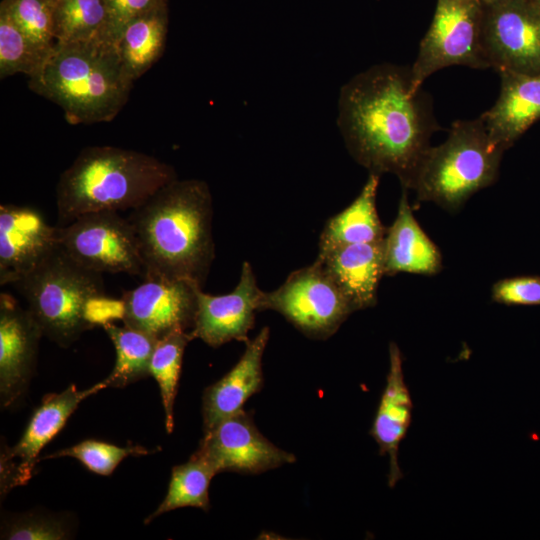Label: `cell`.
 I'll list each match as a JSON object with an SVG mask.
<instances>
[{"label":"cell","mask_w":540,"mask_h":540,"mask_svg":"<svg viewBox=\"0 0 540 540\" xmlns=\"http://www.w3.org/2000/svg\"><path fill=\"white\" fill-rule=\"evenodd\" d=\"M14 285L43 334L62 347L94 327L87 317L88 304L105 295L102 273L77 262L60 244Z\"/></svg>","instance_id":"6"},{"label":"cell","mask_w":540,"mask_h":540,"mask_svg":"<svg viewBox=\"0 0 540 540\" xmlns=\"http://www.w3.org/2000/svg\"><path fill=\"white\" fill-rule=\"evenodd\" d=\"M102 326L116 351L114 368L102 380L106 388H123L150 376V362L158 340L126 325L107 322Z\"/></svg>","instance_id":"24"},{"label":"cell","mask_w":540,"mask_h":540,"mask_svg":"<svg viewBox=\"0 0 540 540\" xmlns=\"http://www.w3.org/2000/svg\"><path fill=\"white\" fill-rule=\"evenodd\" d=\"M133 82L115 44L95 39L56 42L28 87L78 125L112 121L127 103Z\"/></svg>","instance_id":"3"},{"label":"cell","mask_w":540,"mask_h":540,"mask_svg":"<svg viewBox=\"0 0 540 540\" xmlns=\"http://www.w3.org/2000/svg\"><path fill=\"white\" fill-rule=\"evenodd\" d=\"M198 288L185 280L144 279L123 293L122 321L156 340L176 331H191Z\"/></svg>","instance_id":"13"},{"label":"cell","mask_w":540,"mask_h":540,"mask_svg":"<svg viewBox=\"0 0 540 540\" xmlns=\"http://www.w3.org/2000/svg\"><path fill=\"white\" fill-rule=\"evenodd\" d=\"M337 123L358 164L373 174H394L406 190L440 129L429 95L412 88L411 66L390 63L372 66L342 86Z\"/></svg>","instance_id":"1"},{"label":"cell","mask_w":540,"mask_h":540,"mask_svg":"<svg viewBox=\"0 0 540 540\" xmlns=\"http://www.w3.org/2000/svg\"><path fill=\"white\" fill-rule=\"evenodd\" d=\"M59 227L29 206L0 205V285L16 284L59 246Z\"/></svg>","instance_id":"15"},{"label":"cell","mask_w":540,"mask_h":540,"mask_svg":"<svg viewBox=\"0 0 540 540\" xmlns=\"http://www.w3.org/2000/svg\"><path fill=\"white\" fill-rule=\"evenodd\" d=\"M57 0H2L17 27L39 49L49 54L56 43L54 8Z\"/></svg>","instance_id":"29"},{"label":"cell","mask_w":540,"mask_h":540,"mask_svg":"<svg viewBox=\"0 0 540 540\" xmlns=\"http://www.w3.org/2000/svg\"><path fill=\"white\" fill-rule=\"evenodd\" d=\"M477 1H479L483 6H488L500 0H477Z\"/></svg>","instance_id":"35"},{"label":"cell","mask_w":540,"mask_h":540,"mask_svg":"<svg viewBox=\"0 0 540 540\" xmlns=\"http://www.w3.org/2000/svg\"><path fill=\"white\" fill-rule=\"evenodd\" d=\"M383 244L385 276L402 272L435 275L442 269L441 252L414 217L406 189H403L397 216L387 228Z\"/></svg>","instance_id":"21"},{"label":"cell","mask_w":540,"mask_h":540,"mask_svg":"<svg viewBox=\"0 0 540 540\" xmlns=\"http://www.w3.org/2000/svg\"><path fill=\"white\" fill-rule=\"evenodd\" d=\"M71 531L67 520L41 513H26L4 521L1 539L63 540L70 538Z\"/></svg>","instance_id":"31"},{"label":"cell","mask_w":540,"mask_h":540,"mask_svg":"<svg viewBox=\"0 0 540 540\" xmlns=\"http://www.w3.org/2000/svg\"><path fill=\"white\" fill-rule=\"evenodd\" d=\"M482 47L498 73L540 74V15L529 0L484 6Z\"/></svg>","instance_id":"10"},{"label":"cell","mask_w":540,"mask_h":540,"mask_svg":"<svg viewBox=\"0 0 540 540\" xmlns=\"http://www.w3.org/2000/svg\"><path fill=\"white\" fill-rule=\"evenodd\" d=\"M49 54L39 49L0 6V78L17 73L33 76Z\"/></svg>","instance_id":"28"},{"label":"cell","mask_w":540,"mask_h":540,"mask_svg":"<svg viewBox=\"0 0 540 540\" xmlns=\"http://www.w3.org/2000/svg\"><path fill=\"white\" fill-rule=\"evenodd\" d=\"M402 355L396 343L389 345V371L386 385L370 429L381 456L389 457L388 485L393 488L402 479L399 446L410 427L413 402L405 383Z\"/></svg>","instance_id":"17"},{"label":"cell","mask_w":540,"mask_h":540,"mask_svg":"<svg viewBox=\"0 0 540 540\" xmlns=\"http://www.w3.org/2000/svg\"><path fill=\"white\" fill-rule=\"evenodd\" d=\"M177 179L174 168L134 150L92 146L80 151L56 187L59 223L97 211L135 209Z\"/></svg>","instance_id":"4"},{"label":"cell","mask_w":540,"mask_h":540,"mask_svg":"<svg viewBox=\"0 0 540 540\" xmlns=\"http://www.w3.org/2000/svg\"><path fill=\"white\" fill-rule=\"evenodd\" d=\"M504 151L480 116L456 121L443 143L428 148L410 189L419 201L455 212L473 194L496 182Z\"/></svg>","instance_id":"5"},{"label":"cell","mask_w":540,"mask_h":540,"mask_svg":"<svg viewBox=\"0 0 540 540\" xmlns=\"http://www.w3.org/2000/svg\"><path fill=\"white\" fill-rule=\"evenodd\" d=\"M262 292L248 261L243 262L239 282L232 292L214 296L198 288L191 335L211 347H219L232 340L247 343L256 313L260 311Z\"/></svg>","instance_id":"14"},{"label":"cell","mask_w":540,"mask_h":540,"mask_svg":"<svg viewBox=\"0 0 540 540\" xmlns=\"http://www.w3.org/2000/svg\"><path fill=\"white\" fill-rule=\"evenodd\" d=\"M105 388L102 381L85 390H79L72 384L60 393L43 398L17 444L1 453V495L28 483L42 448L60 432L84 399Z\"/></svg>","instance_id":"12"},{"label":"cell","mask_w":540,"mask_h":540,"mask_svg":"<svg viewBox=\"0 0 540 540\" xmlns=\"http://www.w3.org/2000/svg\"><path fill=\"white\" fill-rule=\"evenodd\" d=\"M43 331L29 311L8 293L0 294V400L14 404L32 377Z\"/></svg>","instance_id":"16"},{"label":"cell","mask_w":540,"mask_h":540,"mask_svg":"<svg viewBox=\"0 0 540 540\" xmlns=\"http://www.w3.org/2000/svg\"><path fill=\"white\" fill-rule=\"evenodd\" d=\"M540 15V0H529Z\"/></svg>","instance_id":"34"},{"label":"cell","mask_w":540,"mask_h":540,"mask_svg":"<svg viewBox=\"0 0 540 540\" xmlns=\"http://www.w3.org/2000/svg\"><path fill=\"white\" fill-rule=\"evenodd\" d=\"M127 218L138 239L144 279L203 287L215 256L212 196L205 181L175 179Z\"/></svg>","instance_id":"2"},{"label":"cell","mask_w":540,"mask_h":540,"mask_svg":"<svg viewBox=\"0 0 540 540\" xmlns=\"http://www.w3.org/2000/svg\"><path fill=\"white\" fill-rule=\"evenodd\" d=\"M216 475L200 457L192 454L189 461L172 468L166 497L159 507L145 519L150 523L157 516L182 507L210 508L209 484Z\"/></svg>","instance_id":"25"},{"label":"cell","mask_w":540,"mask_h":540,"mask_svg":"<svg viewBox=\"0 0 540 540\" xmlns=\"http://www.w3.org/2000/svg\"><path fill=\"white\" fill-rule=\"evenodd\" d=\"M270 329L264 327L246 348L236 365L203 395L204 433L244 410L245 402L263 386L262 358Z\"/></svg>","instance_id":"19"},{"label":"cell","mask_w":540,"mask_h":540,"mask_svg":"<svg viewBox=\"0 0 540 540\" xmlns=\"http://www.w3.org/2000/svg\"><path fill=\"white\" fill-rule=\"evenodd\" d=\"M193 454L203 459L215 474L226 471L258 474L296 460L294 454L265 438L245 410L205 432Z\"/></svg>","instance_id":"11"},{"label":"cell","mask_w":540,"mask_h":540,"mask_svg":"<svg viewBox=\"0 0 540 540\" xmlns=\"http://www.w3.org/2000/svg\"><path fill=\"white\" fill-rule=\"evenodd\" d=\"M194 338L190 331H176L157 341L150 362V376L158 383L165 413L167 433L174 429V401L187 344Z\"/></svg>","instance_id":"26"},{"label":"cell","mask_w":540,"mask_h":540,"mask_svg":"<svg viewBox=\"0 0 540 540\" xmlns=\"http://www.w3.org/2000/svg\"><path fill=\"white\" fill-rule=\"evenodd\" d=\"M156 450H148L139 445L120 447L95 439L84 440L69 448L56 451L53 454L43 456L39 460L58 457H72L79 460L89 471L108 476L113 473L119 463L129 456H143L154 453Z\"/></svg>","instance_id":"30"},{"label":"cell","mask_w":540,"mask_h":540,"mask_svg":"<svg viewBox=\"0 0 540 540\" xmlns=\"http://www.w3.org/2000/svg\"><path fill=\"white\" fill-rule=\"evenodd\" d=\"M58 238L72 258L91 270L144 276L135 230L117 211L83 214L59 227Z\"/></svg>","instance_id":"9"},{"label":"cell","mask_w":540,"mask_h":540,"mask_svg":"<svg viewBox=\"0 0 540 540\" xmlns=\"http://www.w3.org/2000/svg\"><path fill=\"white\" fill-rule=\"evenodd\" d=\"M107 23L103 41L115 44L123 28L137 16L160 5L167 0H104Z\"/></svg>","instance_id":"33"},{"label":"cell","mask_w":540,"mask_h":540,"mask_svg":"<svg viewBox=\"0 0 540 540\" xmlns=\"http://www.w3.org/2000/svg\"><path fill=\"white\" fill-rule=\"evenodd\" d=\"M107 23L104 0H57L54 8L56 42L101 39Z\"/></svg>","instance_id":"27"},{"label":"cell","mask_w":540,"mask_h":540,"mask_svg":"<svg viewBox=\"0 0 540 540\" xmlns=\"http://www.w3.org/2000/svg\"><path fill=\"white\" fill-rule=\"evenodd\" d=\"M379 179L380 175L370 173L355 200L327 220L320 234L318 253L384 240L387 228L381 223L376 208Z\"/></svg>","instance_id":"22"},{"label":"cell","mask_w":540,"mask_h":540,"mask_svg":"<svg viewBox=\"0 0 540 540\" xmlns=\"http://www.w3.org/2000/svg\"><path fill=\"white\" fill-rule=\"evenodd\" d=\"M484 6L477 0H437L431 25L411 66L412 88L438 70L463 65L487 69L482 47Z\"/></svg>","instance_id":"7"},{"label":"cell","mask_w":540,"mask_h":540,"mask_svg":"<svg viewBox=\"0 0 540 540\" xmlns=\"http://www.w3.org/2000/svg\"><path fill=\"white\" fill-rule=\"evenodd\" d=\"M283 315L303 334L327 339L355 312L348 299L315 260L293 271L277 289L262 292L260 311Z\"/></svg>","instance_id":"8"},{"label":"cell","mask_w":540,"mask_h":540,"mask_svg":"<svg viewBox=\"0 0 540 540\" xmlns=\"http://www.w3.org/2000/svg\"><path fill=\"white\" fill-rule=\"evenodd\" d=\"M500 93L482 118L490 137L509 149L540 119V74L499 73Z\"/></svg>","instance_id":"20"},{"label":"cell","mask_w":540,"mask_h":540,"mask_svg":"<svg viewBox=\"0 0 540 540\" xmlns=\"http://www.w3.org/2000/svg\"><path fill=\"white\" fill-rule=\"evenodd\" d=\"M383 241L352 244L318 253L316 260L333 279L354 311L377 303L384 270Z\"/></svg>","instance_id":"18"},{"label":"cell","mask_w":540,"mask_h":540,"mask_svg":"<svg viewBox=\"0 0 540 540\" xmlns=\"http://www.w3.org/2000/svg\"><path fill=\"white\" fill-rule=\"evenodd\" d=\"M168 3L132 19L123 28L115 46L128 76L135 81L163 55L168 33Z\"/></svg>","instance_id":"23"},{"label":"cell","mask_w":540,"mask_h":540,"mask_svg":"<svg viewBox=\"0 0 540 540\" xmlns=\"http://www.w3.org/2000/svg\"><path fill=\"white\" fill-rule=\"evenodd\" d=\"M493 301L504 305H540V276H515L497 281L491 290Z\"/></svg>","instance_id":"32"}]
</instances>
